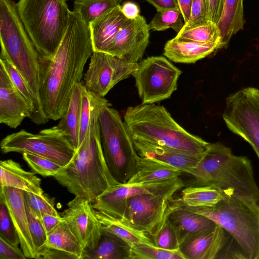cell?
<instances>
[{
    "label": "cell",
    "mask_w": 259,
    "mask_h": 259,
    "mask_svg": "<svg viewBox=\"0 0 259 259\" xmlns=\"http://www.w3.org/2000/svg\"><path fill=\"white\" fill-rule=\"evenodd\" d=\"M224 197L223 192L217 188L193 185L182 190L177 200L181 206L209 207L217 204Z\"/></svg>",
    "instance_id": "4dcf8cb0"
},
{
    "label": "cell",
    "mask_w": 259,
    "mask_h": 259,
    "mask_svg": "<svg viewBox=\"0 0 259 259\" xmlns=\"http://www.w3.org/2000/svg\"><path fill=\"white\" fill-rule=\"evenodd\" d=\"M231 236L217 225L187 240L179 249L185 259L219 258Z\"/></svg>",
    "instance_id": "d6986e66"
},
{
    "label": "cell",
    "mask_w": 259,
    "mask_h": 259,
    "mask_svg": "<svg viewBox=\"0 0 259 259\" xmlns=\"http://www.w3.org/2000/svg\"><path fill=\"white\" fill-rule=\"evenodd\" d=\"M179 8L183 16L185 24L188 21L192 0H177Z\"/></svg>",
    "instance_id": "f907efd6"
},
{
    "label": "cell",
    "mask_w": 259,
    "mask_h": 259,
    "mask_svg": "<svg viewBox=\"0 0 259 259\" xmlns=\"http://www.w3.org/2000/svg\"><path fill=\"white\" fill-rule=\"evenodd\" d=\"M122 0H75L72 11L88 25L115 7Z\"/></svg>",
    "instance_id": "d6a6232c"
},
{
    "label": "cell",
    "mask_w": 259,
    "mask_h": 259,
    "mask_svg": "<svg viewBox=\"0 0 259 259\" xmlns=\"http://www.w3.org/2000/svg\"><path fill=\"white\" fill-rule=\"evenodd\" d=\"M194 185L217 188L225 195L259 206V187L250 160L237 156L220 142L210 143L202 158L189 172Z\"/></svg>",
    "instance_id": "3957f363"
},
{
    "label": "cell",
    "mask_w": 259,
    "mask_h": 259,
    "mask_svg": "<svg viewBox=\"0 0 259 259\" xmlns=\"http://www.w3.org/2000/svg\"><path fill=\"white\" fill-rule=\"evenodd\" d=\"M23 159L35 173L42 177H54L63 167L47 158L28 152L22 154Z\"/></svg>",
    "instance_id": "8d00e7d4"
},
{
    "label": "cell",
    "mask_w": 259,
    "mask_h": 259,
    "mask_svg": "<svg viewBox=\"0 0 259 259\" xmlns=\"http://www.w3.org/2000/svg\"><path fill=\"white\" fill-rule=\"evenodd\" d=\"M148 24L144 17L127 19L119 30L106 53L135 63H139L149 44Z\"/></svg>",
    "instance_id": "2e32d148"
},
{
    "label": "cell",
    "mask_w": 259,
    "mask_h": 259,
    "mask_svg": "<svg viewBox=\"0 0 259 259\" xmlns=\"http://www.w3.org/2000/svg\"><path fill=\"white\" fill-rule=\"evenodd\" d=\"M24 201L29 227L37 253L40 249L45 247L48 234L41 219L35 213L25 198Z\"/></svg>",
    "instance_id": "74e56055"
},
{
    "label": "cell",
    "mask_w": 259,
    "mask_h": 259,
    "mask_svg": "<svg viewBox=\"0 0 259 259\" xmlns=\"http://www.w3.org/2000/svg\"><path fill=\"white\" fill-rule=\"evenodd\" d=\"M67 0H19L18 13L41 58L52 60L70 19Z\"/></svg>",
    "instance_id": "8992f818"
},
{
    "label": "cell",
    "mask_w": 259,
    "mask_h": 259,
    "mask_svg": "<svg viewBox=\"0 0 259 259\" xmlns=\"http://www.w3.org/2000/svg\"><path fill=\"white\" fill-rule=\"evenodd\" d=\"M0 63L4 65L15 87L32 108V115L34 111V99L24 80L14 66L8 60L0 58Z\"/></svg>",
    "instance_id": "ab89813d"
},
{
    "label": "cell",
    "mask_w": 259,
    "mask_h": 259,
    "mask_svg": "<svg viewBox=\"0 0 259 259\" xmlns=\"http://www.w3.org/2000/svg\"><path fill=\"white\" fill-rule=\"evenodd\" d=\"M179 169L160 161L139 156L135 173L127 184H138L166 180L180 177Z\"/></svg>",
    "instance_id": "83f0119b"
},
{
    "label": "cell",
    "mask_w": 259,
    "mask_h": 259,
    "mask_svg": "<svg viewBox=\"0 0 259 259\" xmlns=\"http://www.w3.org/2000/svg\"><path fill=\"white\" fill-rule=\"evenodd\" d=\"M184 24V18L180 9H172L157 12L148 26L150 30L163 31L170 28L179 33Z\"/></svg>",
    "instance_id": "d590c367"
},
{
    "label": "cell",
    "mask_w": 259,
    "mask_h": 259,
    "mask_svg": "<svg viewBox=\"0 0 259 259\" xmlns=\"http://www.w3.org/2000/svg\"><path fill=\"white\" fill-rule=\"evenodd\" d=\"M101 144L112 175L119 183H126L135 173L139 157L133 138L119 112L111 106L99 116Z\"/></svg>",
    "instance_id": "ba28073f"
},
{
    "label": "cell",
    "mask_w": 259,
    "mask_h": 259,
    "mask_svg": "<svg viewBox=\"0 0 259 259\" xmlns=\"http://www.w3.org/2000/svg\"><path fill=\"white\" fill-rule=\"evenodd\" d=\"M223 118L231 132L251 145L259 159V89L244 88L229 96Z\"/></svg>",
    "instance_id": "8fae6325"
},
{
    "label": "cell",
    "mask_w": 259,
    "mask_h": 259,
    "mask_svg": "<svg viewBox=\"0 0 259 259\" xmlns=\"http://www.w3.org/2000/svg\"></svg>",
    "instance_id": "816d5d0a"
},
{
    "label": "cell",
    "mask_w": 259,
    "mask_h": 259,
    "mask_svg": "<svg viewBox=\"0 0 259 259\" xmlns=\"http://www.w3.org/2000/svg\"><path fill=\"white\" fill-rule=\"evenodd\" d=\"M38 258L46 259H78L68 252L45 246L37 252Z\"/></svg>",
    "instance_id": "f6af8a7d"
},
{
    "label": "cell",
    "mask_w": 259,
    "mask_h": 259,
    "mask_svg": "<svg viewBox=\"0 0 259 259\" xmlns=\"http://www.w3.org/2000/svg\"><path fill=\"white\" fill-rule=\"evenodd\" d=\"M41 219L47 234L52 231L60 223L64 222V220L61 215L43 214L41 215Z\"/></svg>",
    "instance_id": "7dc6e473"
},
{
    "label": "cell",
    "mask_w": 259,
    "mask_h": 259,
    "mask_svg": "<svg viewBox=\"0 0 259 259\" xmlns=\"http://www.w3.org/2000/svg\"><path fill=\"white\" fill-rule=\"evenodd\" d=\"M127 19L119 6L91 22L89 26L94 52L106 53Z\"/></svg>",
    "instance_id": "44dd1931"
},
{
    "label": "cell",
    "mask_w": 259,
    "mask_h": 259,
    "mask_svg": "<svg viewBox=\"0 0 259 259\" xmlns=\"http://www.w3.org/2000/svg\"><path fill=\"white\" fill-rule=\"evenodd\" d=\"M0 236L15 246H18L20 240L8 208L5 203L0 201Z\"/></svg>",
    "instance_id": "60d3db41"
},
{
    "label": "cell",
    "mask_w": 259,
    "mask_h": 259,
    "mask_svg": "<svg viewBox=\"0 0 259 259\" xmlns=\"http://www.w3.org/2000/svg\"><path fill=\"white\" fill-rule=\"evenodd\" d=\"M168 221L176 233L180 245L217 225L208 218L181 206L172 211Z\"/></svg>",
    "instance_id": "7402d4cb"
},
{
    "label": "cell",
    "mask_w": 259,
    "mask_h": 259,
    "mask_svg": "<svg viewBox=\"0 0 259 259\" xmlns=\"http://www.w3.org/2000/svg\"><path fill=\"white\" fill-rule=\"evenodd\" d=\"M131 246L116 235L102 230L96 246L84 251L85 259H130Z\"/></svg>",
    "instance_id": "f1b7e54d"
},
{
    "label": "cell",
    "mask_w": 259,
    "mask_h": 259,
    "mask_svg": "<svg viewBox=\"0 0 259 259\" xmlns=\"http://www.w3.org/2000/svg\"><path fill=\"white\" fill-rule=\"evenodd\" d=\"M153 241L156 246L166 250H178L180 247L176 233L168 220Z\"/></svg>",
    "instance_id": "b9f144b4"
},
{
    "label": "cell",
    "mask_w": 259,
    "mask_h": 259,
    "mask_svg": "<svg viewBox=\"0 0 259 259\" xmlns=\"http://www.w3.org/2000/svg\"><path fill=\"white\" fill-rule=\"evenodd\" d=\"M1 187H9L38 195L44 194L41 180L34 171L24 170L20 164L12 159L1 160Z\"/></svg>",
    "instance_id": "cb8c5ba5"
},
{
    "label": "cell",
    "mask_w": 259,
    "mask_h": 259,
    "mask_svg": "<svg viewBox=\"0 0 259 259\" xmlns=\"http://www.w3.org/2000/svg\"><path fill=\"white\" fill-rule=\"evenodd\" d=\"M124 121L133 138L194 153H204L210 143L180 126L162 106L142 104L129 107Z\"/></svg>",
    "instance_id": "5b68a950"
},
{
    "label": "cell",
    "mask_w": 259,
    "mask_h": 259,
    "mask_svg": "<svg viewBox=\"0 0 259 259\" xmlns=\"http://www.w3.org/2000/svg\"><path fill=\"white\" fill-rule=\"evenodd\" d=\"M67 206L61 216L84 250L94 249L101 237L102 228L92 203L75 196Z\"/></svg>",
    "instance_id": "9a60e30c"
},
{
    "label": "cell",
    "mask_w": 259,
    "mask_h": 259,
    "mask_svg": "<svg viewBox=\"0 0 259 259\" xmlns=\"http://www.w3.org/2000/svg\"><path fill=\"white\" fill-rule=\"evenodd\" d=\"M45 246L68 252L78 259L84 257L83 247L64 221L48 234Z\"/></svg>",
    "instance_id": "1f68e13d"
},
{
    "label": "cell",
    "mask_w": 259,
    "mask_h": 259,
    "mask_svg": "<svg viewBox=\"0 0 259 259\" xmlns=\"http://www.w3.org/2000/svg\"><path fill=\"white\" fill-rule=\"evenodd\" d=\"M133 139L140 157L160 161L188 174L198 164L206 152L199 153L184 151Z\"/></svg>",
    "instance_id": "ffe728a7"
},
{
    "label": "cell",
    "mask_w": 259,
    "mask_h": 259,
    "mask_svg": "<svg viewBox=\"0 0 259 259\" xmlns=\"http://www.w3.org/2000/svg\"><path fill=\"white\" fill-rule=\"evenodd\" d=\"M224 195L212 206L184 207L222 227L235 239L246 259H259V206Z\"/></svg>",
    "instance_id": "52a82bcc"
},
{
    "label": "cell",
    "mask_w": 259,
    "mask_h": 259,
    "mask_svg": "<svg viewBox=\"0 0 259 259\" xmlns=\"http://www.w3.org/2000/svg\"><path fill=\"white\" fill-rule=\"evenodd\" d=\"M153 5L157 12L168 9H179L177 0H145Z\"/></svg>",
    "instance_id": "c3c4849f"
},
{
    "label": "cell",
    "mask_w": 259,
    "mask_h": 259,
    "mask_svg": "<svg viewBox=\"0 0 259 259\" xmlns=\"http://www.w3.org/2000/svg\"><path fill=\"white\" fill-rule=\"evenodd\" d=\"M27 258L18 246L12 245L2 236H0V259H25Z\"/></svg>",
    "instance_id": "ee69618b"
},
{
    "label": "cell",
    "mask_w": 259,
    "mask_h": 259,
    "mask_svg": "<svg viewBox=\"0 0 259 259\" xmlns=\"http://www.w3.org/2000/svg\"><path fill=\"white\" fill-rule=\"evenodd\" d=\"M0 201L4 202L8 208L26 257L38 259L29 227L24 191L9 187H1Z\"/></svg>",
    "instance_id": "ac0fdd59"
},
{
    "label": "cell",
    "mask_w": 259,
    "mask_h": 259,
    "mask_svg": "<svg viewBox=\"0 0 259 259\" xmlns=\"http://www.w3.org/2000/svg\"><path fill=\"white\" fill-rule=\"evenodd\" d=\"M177 199L149 193L129 197L122 220L145 232L153 240L170 214L180 206Z\"/></svg>",
    "instance_id": "4fadbf2b"
},
{
    "label": "cell",
    "mask_w": 259,
    "mask_h": 259,
    "mask_svg": "<svg viewBox=\"0 0 259 259\" xmlns=\"http://www.w3.org/2000/svg\"><path fill=\"white\" fill-rule=\"evenodd\" d=\"M24 198L40 219L43 214L60 215L55 208L54 201L45 194L38 195L24 192Z\"/></svg>",
    "instance_id": "f35d334b"
},
{
    "label": "cell",
    "mask_w": 259,
    "mask_h": 259,
    "mask_svg": "<svg viewBox=\"0 0 259 259\" xmlns=\"http://www.w3.org/2000/svg\"><path fill=\"white\" fill-rule=\"evenodd\" d=\"M95 213L103 230L116 235L131 246L141 243L154 245L147 234L123 220L103 211L95 210Z\"/></svg>",
    "instance_id": "484cf974"
},
{
    "label": "cell",
    "mask_w": 259,
    "mask_h": 259,
    "mask_svg": "<svg viewBox=\"0 0 259 259\" xmlns=\"http://www.w3.org/2000/svg\"><path fill=\"white\" fill-rule=\"evenodd\" d=\"M3 153L28 152L50 159L62 165L68 164L76 150L68 139L54 126L33 134L24 129L9 134L1 142Z\"/></svg>",
    "instance_id": "9c48e42d"
},
{
    "label": "cell",
    "mask_w": 259,
    "mask_h": 259,
    "mask_svg": "<svg viewBox=\"0 0 259 259\" xmlns=\"http://www.w3.org/2000/svg\"><path fill=\"white\" fill-rule=\"evenodd\" d=\"M130 259H185L180 249L166 250L141 243L131 246Z\"/></svg>",
    "instance_id": "e575fe53"
},
{
    "label": "cell",
    "mask_w": 259,
    "mask_h": 259,
    "mask_svg": "<svg viewBox=\"0 0 259 259\" xmlns=\"http://www.w3.org/2000/svg\"><path fill=\"white\" fill-rule=\"evenodd\" d=\"M121 11L127 19H134L140 15L139 7L132 2H125L121 6Z\"/></svg>",
    "instance_id": "681fc988"
},
{
    "label": "cell",
    "mask_w": 259,
    "mask_h": 259,
    "mask_svg": "<svg viewBox=\"0 0 259 259\" xmlns=\"http://www.w3.org/2000/svg\"><path fill=\"white\" fill-rule=\"evenodd\" d=\"M175 38L180 40L200 43L220 41V34L217 24L209 21L206 23L181 30Z\"/></svg>",
    "instance_id": "836d02e7"
},
{
    "label": "cell",
    "mask_w": 259,
    "mask_h": 259,
    "mask_svg": "<svg viewBox=\"0 0 259 259\" xmlns=\"http://www.w3.org/2000/svg\"><path fill=\"white\" fill-rule=\"evenodd\" d=\"M219 49H221L220 41L200 43L174 37L165 44L163 54L175 62L193 63Z\"/></svg>",
    "instance_id": "603a6c76"
},
{
    "label": "cell",
    "mask_w": 259,
    "mask_h": 259,
    "mask_svg": "<svg viewBox=\"0 0 259 259\" xmlns=\"http://www.w3.org/2000/svg\"><path fill=\"white\" fill-rule=\"evenodd\" d=\"M107 106H111V104L104 97L88 90L84 85L82 95L77 151L87 137L92 121L99 117L101 111Z\"/></svg>",
    "instance_id": "f546056e"
},
{
    "label": "cell",
    "mask_w": 259,
    "mask_h": 259,
    "mask_svg": "<svg viewBox=\"0 0 259 259\" xmlns=\"http://www.w3.org/2000/svg\"><path fill=\"white\" fill-rule=\"evenodd\" d=\"M181 71L163 56L149 57L138 63L132 75L142 104L169 98L177 90Z\"/></svg>",
    "instance_id": "30bf717a"
},
{
    "label": "cell",
    "mask_w": 259,
    "mask_h": 259,
    "mask_svg": "<svg viewBox=\"0 0 259 259\" xmlns=\"http://www.w3.org/2000/svg\"><path fill=\"white\" fill-rule=\"evenodd\" d=\"M225 0H205L209 20L216 24L219 20Z\"/></svg>",
    "instance_id": "bcb514c9"
},
{
    "label": "cell",
    "mask_w": 259,
    "mask_h": 259,
    "mask_svg": "<svg viewBox=\"0 0 259 259\" xmlns=\"http://www.w3.org/2000/svg\"><path fill=\"white\" fill-rule=\"evenodd\" d=\"M184 186V183L180 177L138 184L118 183L98 195L92 205L96 210L123 220L126 202L129 197L149 193L173 198L174 194Z\"/></svg>",
    "instance_id": "7c38bea8"
},
{
    "label": "cell",
    "mask_w": 259,
    "mask_h": 259,
    "mask_svg": "<svg viewBox=\"0 0 259 259\" xmlns=\"http://www.w3.org/2000/svg\"><path fill=\"white\" fill-rule=\"evenodd\" d=\"M33 110L12 82L4 65L0 63V122L16 128Z\"/></svg>",
    "instance_id": "e0dca14e"
},
{
    "label": "cell",
    "mask_w": 259,
    "mask_h": 259,
    "mask_svg": "<svg viewBox=\"0 0 259 259\" xmlns=\"http://www.w3.org/2000/svg\"><path fill=\"white\" fill-rule=\"evenodd\" d=\"M54 177L74 196L91 203L104 191L119 183L105 158L99 117L92 121L87 137L73 159Z\"/></svg>",
    "instance_id": "277c9868"
},
{
    "label": "cell",
    "mask_w": 259,
    "mask_h": 259,
    "mask_svg": "<svg viewBox=\"0 0 259 259\" xmlns=\"http://www.w3.org/2000/svg\"><path fill=\"white\" fill-rule=\"evenodd\" d=\"M209 21L205 0H192L189 19L181 30L201 25Z\"/></svg>",
    "instance_id": "7bdbcfd3"
},
{
    "label": "cell",
    "mask_w": 259,
    "mask_h": 259,
    "mask_svg": "<svg viewBox=\"0 0 259 259\" xmlns=\"http://www.w3.org/2000/svg\"><path fill=\"white\" fill-rule=\"evenodd\" d=\"M90 59L83 83L88 90L102 97L132 75L138 65L102 52H94Z\"/></svg>",
    "instance_id": "5bb4252c"
},
{
    "label": "cell",
    "mask_w": 259,
    "mask_h": 259,
    "mask_svg": "<svg viewBox=\"0 0 259 259\" xmlns=\"http://www.w3.org/2000/svg\"><path fill=\"white\" fill-rule=\"evenodd\" d=\"M0 58L8 60L21 75L34 102L30 117L38 124L48 121L40 97V59L13 0H0Z\"/></svg>",
    "instance_id": "7a4b0ae2"
},
{
    "label": "cell",
    "mask_w": 259,
    "mask_h": 259,
    "mask_svg": "<svg viewBox=\"0 0 259 259\" xmlns=\"http://www.w3.org/2000/svg\"><path fill=\"white\" fill-rule=\"evenodd\" d=\"M94 52L89 25L71 11L54 57L40 59V97L49 120H58L65 114L74 86L82 81L85 65Z\"/></svg>",
    "instance_id": "6da1fadb"
},
{
    "label": "cell",
    "mask_w": 259,
    "mask_h": 259,
    "mask_svg": "<svg viewBox=\"0 0 259 259\" xmlns=\"http://www.w3.org/2000/svg\"><path fill=\"white\" fill-rule=\"evenodd\" d=\"M243 0H225L217 24L221 48L225 47L232 36L244 28Z\"/></svg>",
    "instance_id": "4316f807"
},
{
    "label": "cell",
    "mask_w": 259,
    "mask_h": 259,
    "mask_svg": "<svg viewBox=\"0 0 259 259\" xmlns=\"http://www.w3.org/2000/svg\"><path fill=\"white\" fill-rule=\"evenodd\" d=\"M84 85L82 81L74 85L68 108L60 119L58 124L56 125L74 147L76 152L79 145L82 95Z\"/></svg>",
    "instance_id": "d4e9b609"
}]
</instances>
